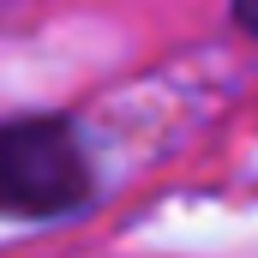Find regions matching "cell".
Segmentation results:
<instances>
[{
    "instance_id": "cell-1",
    "label": "cell",
    "mask_w": 258,
    "mask_h": 258,
    "mask_svg": "<svg viewBox=\"0 0 258 258\" xmlns=\"http://www.w3.org/2000/svg\"><path fill=\"white\" fill-rule=\"evenodd\" d=\"M90 198V162L66 120L30 114L0 126V216L42 222Z\"/></svg>"
},
{
    "instance_id": "cell-2",
    "label": "cell",
    "mask_w": 258,
    "mask_h": 258,
    "mask_svg": "<svg viewBox=\"0 0 258 258\" xmlns=\"http://www.w3.org/2000/svg\"><path fill=\"white\" fill-rule=\"evenodd\" d=\"M234 18H240L246 30H258V0H234Z\"/></svg>"
}]
</instances>
